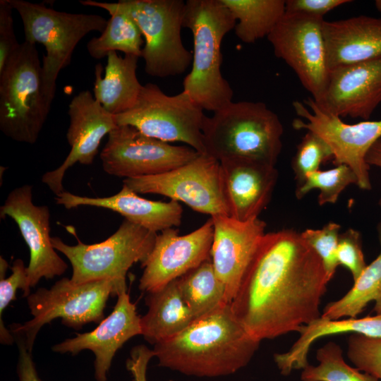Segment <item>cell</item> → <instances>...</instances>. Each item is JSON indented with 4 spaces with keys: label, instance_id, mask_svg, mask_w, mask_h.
Masks as SVG:
<instances>
[{
    "label": "cell",
    "instance_id": "1",
    "mask_svg": "<svg viewBox=\"0 0 381 381\" xmlns=\"http://www.w3.org/2000/svg\"><path fill=\"white\" fill-rule=\"evenodd\" d=\"M328 282L320 258L301 233H266L231 306L251 336L271 339L320 318Z\"/></svg>",
    "mask_w": 381,
    "mask_h": 381
},
{
    "label": "cell",
    "instance_id": "2",
    "mask_svg": "<svg viewBox=\"0 0 381 381\" xmlns=\"http://www.w3.org/2000/svg\"><path fill=\"white\" fill-rule=\"evenodd\" d=\"M260 341L224 303L195 319L179 334L154 345L158 365L199 377H218L246 367Z\"/></svg>",
    "mask_w": 381,
    "mask_h": 381
},
{
    "label": "cell",
    "instance_id": "3",
    "mask_svg": "<svg viewBox=\"0 0 381 381\" xmlns=\"http://www.w3.org/2000/svg\"><path fill=\"white\" fill-rule=\"evenodd\" d=\"M236 20L221 0H188L183 28L193 35L192 67L183 89L200 107L213 113L232 102L233 90L221 73V44Z\"/></svg>",
    "mask_w": 381,
    "mask_h": 381
},
{
    "label": "cell",
    "instance_id": "4",
    "mask_svg": "<svg viewBox=\"0 0 381 381\" xmlns=\"http://www.w3.org/2000/svg\"><path fill=\"white\" fill-rule=\"evenodd\" d=\"M284 129L263 102H230L206 116L202 133L207 154L219 161L246 159L275 166Z\"/></svg>",
    "mask_w": 381,
    "mask_h": 381
},
{
    "label": "cell",
    "instance_id": "5",
    "mask_svg": "<svg viewBox=\"0 0 381 381\" xmlns=\"http://www.w3.org/2000/svg\"><path fill=\"white\" fill-rule=\"evenodd\" d=\"M51 105L38 51L24 41L0 72V130L13 140L35 144Z\"/></svg>",
    "mask_w": 381,
    "mask_h": 381
},
{
    "label": "cell",
    "instance_id": "6",
    "mask_svg": "<svg viewBox=\"0 0 381 381\" xmlns=\"http://www.w3.org/2000/svg\"><path fill=\"white\" fill-rule=\"evenodd\" d=\"M127 291L126 282L105 279L75 284L64 277L50 289L39 288L26 298L32 318L24 324H13L11 333L23 336L32 352L40 329L54 319L61 318L68 327L80 329L90 322L99 323L109 296Z\"/></svg>",
    "mask_w": 381,
    "mask_h": 381
},
{
    "label": "cell",
    "instance_id": "7",
    "mask_svg": "<svg viewBox=\"0 0 381 381\" xmlns=\"http://www.w3.org/2000/svg\"><path fill=\"white\" fill-rule=\"evenodd\" d=\"M8 1L21 18L25 41L41 44L45 48L42 64L43 87L52 102L58 75L71 63L77 44L90 32L102 33L108 20L97 14L59 11L43 3Z\"/></svg>",
    "mask_w": 381,
    "mask_h": 381
},
{
    "label": "cell",
    "instance_id": "8",
    "mask_svg": "<svg viewBox=\"0 0 381 381\" xmlns=\"http://www.w3.org/2000/svg\"><path fill=\"white\" fill-rule=\"evenodd\" d=\"M116 4L131 16L144 37L141 56L147 74L167 78L188 69L193 54L184 47L181 36L186 1L121 0Z\"/></svg>",
    "mask_w": 381,
    "mask_h": 381
},
{
    "label": "cell",
    "instance_id": "9",
    "mask_svg": "<svg viewBox=\"0 0 381 381\" xmlns=\"http://www.w3.org/2000/svg\"><path fill=\"white\" fill-rule=\"evenodd\" d=\"M206 116L183 90L167 95L158 85H143L135 105L114 116L117 126H131L143 134L166 143H186L207 154L202 126Z\"/></svg>",
    "mask_w": 381,
    "mask_h": 381
},
{
    "label": "cell",
    "instance_id": "10",
    "mask_svg": "<svg viewBox=\"0 0 381 381\" xmlns=\"http://www.w3.org/2000/svg\"><path fill=\"white\" fill-rule=\"evenodd\" d=\"M157 233L126 219L107 239L94 244L78 241L65 243L59 237H52L56 250L70 261L75 284L114 279L126 282L128 270L136 262H143L151 252Z\"/></svg>",
    "mask_w": 381,
    "mask_h": 381
},
{
    "label": "cell",
    "instance_id": "11",
    "mask_svg": "<svg viewBox=\"0 0 381 381\" xmlns=\"http://www.w3.org/2000/svg\"><path fill=\"white\" fill-rule=\"evenodd\" d=\"M134 192L157 194L182 202L200 213L229 216L224 198L220 162L207 154L171 171L152 176L124 179Z\"/></svg>",
    "mask_w": 381,
    "mask_h": 381
},
{
    "label": "cell",
    "instance_id": "12",
    "mask_svg": "<svg viewBox=\"0 0 381 381\" xmlns=\"http://www.w3.org/2000/svg\"><path fill=\"white\" fill-rule=\"evenodd\" d=\"M298 116L292 126L311 131L322 138L331 148L334 164L350 167L362 190L371 189L370 165L365 157L372 145L381 138V119L349 124L339 116L322 109L312 97L292 104Z\"/></svg>",
    "mask_w": 381,
    "mask_h": 381
},
{
    "label": "cell",
    "instance_id": "13",
    "mask_svg": "<svg viewBox=\"0 0 381 381\" xmlns=\"http://www.w3.org/2000/svg\"><path fill=\"white\" fill-rule=\"evenodd\" d=\"M324 20L285 12L267 37L275 56L293 69L315 102L322 97L329 73L322 34Z\"/></svg>",
    "mask_w": 381,
    "mask_h": 381
},
{
    "label": "cell",
    "instance_id": "14",
    "mask_svg": "<svg viewBox=\"0 0 381 381\" xmlns=\"http://www.w3.org/2000/svg\"><path fill=\"white\" fill-rule=\"evenodd\" d=\"M200 155L190 147L173 145L149 137L131 126H117L100 152L103 170L125 179L162 174Z\"/></svg>",
    "mask_w": 381,
    "mask_h": 381
},
{
    "label": "cell",
    "instance_id": "15",
    "mask_svg": "<svg viewBox=\"0 0 381 381\" xmlns=\"http://www.w3.org/2000/svg\"><path fill=\"white\" fill-rule=\"evenodd\" d=\"M213 236L212 217L186 235H179L174 227L157 234L151 252L141 263L139 289L157 291L210 258Z\"/></svg>",
    "mask_w": 381,
    "mask_h": 381
},
{
    "label": "cell",
    "instance_id": "16",
    "mask_svg": "<svg viewBox=\"0 0 381 381\" xmlns=\"http://www.w3.org/2000/svg\"><path fill=\"white\" fill-rule=\"evenodd\" d=\"M7 216L17 224L30 250L26 272L30 288L42 278L52 279L66 271L67 264L52 245L49 208L33 203L31 185L24 184L8 193L0 207L1 218Z\"/></svg>",
    "mask_w": 381,
    "mask_h": 381
},
{
    "label": "cell",
    "instance_id": "17",
    "mask_svg": "<svg viewBox=\"0 0 381 381\" xmlns=\"http://www.w3.org/2000/svg\"><path fill=\"white\" fill-rule=\"evenodd\" d=\"M68 114L66 139L71 150L59 167L42 177V181L55 195L64 191L63 179L66 171L76 163L92 164L102 140L117 126L114 116L105 110L89 90L80 91L72 98Z\"/></svg>",
    "mask_w": 381,
    "mask_h": 381
},
{
    "label": "cell",
    "instance_id": "18",
    "mask_svg": "<svg viewBox=\"0 0 381 381\" xmlns=\"http://www.w3.org/2000/svg\"><path fill=\"white\" fill-rule=\"evenodd\" d=\"M211 217L214 236L210 257L231 303L266 234V223L259 218L240 222L228 216Z\"/></svg>",
    "mask_w": 381,
    "mask_h": 381
},
{
    "label": "cell",
    "instance_id": "19",
    "mask_svg": "<svg viewBox=\"0 0 381 381\" xmlns=\"http://www.w3.org/2000/svg\"><path fill=\"white\" fill-rule=\"evenodd\" d=\"M315 102L340 118L368 121L381 103V57L330 70L325 92Z\"/></svg>",
    "mask_w": 381,
    "mask_h": 381
},
{
    "label": "cell",
    "instance_id": "20",
    "mask_svg": "<svg viewBox=\"0 0 381 381\" xmlns=\"http://www.w3.org/2000/svg\"><path fill=\"white\" fill-rule=\"evenodd\" d=\"M140 318L129 294H118L113 311L92 331L78 334L54 345L52 351L76 355L83 350L91 351L95 356V377L107 381V373L116 351L131 338L142 334Z\"/></svg>",
    "mask_w": 381,
    "mask_h": 381
},
{
    "label": "cell",
    "instance_id": "21",
    "mask_svg": "<svg viewBox=\"0 0 381 381\" xmlns=\"http://www.w3.org/2000/svg\"><path fill=\"white\" fill-rule=\"evenodd\" d=\"M223 194L229 216L240 222L258 218L276 186L275 166L246 159L219 161Z\"/></svg>",
    "mask_w": 381,
    "mask_h": 381
},
{
    "label": "cell",
    "instance_id": "22",
    "mask_svg": "<svg viewBox=\"0 0 381 381\" xmlns=\"http://www.w3.org/2000/svg\"><path fill=\"white\" fill-rule=\"evenodd\" d=\"M55 200L66 209L91 206L111 210L124 217L125 219L155 233L179 226L183 213L177 201L147 200L140 197L124 184L118 193L109 197H86L64 190L56 195Z\"/></svg>",
    "mask_w": 381,
    "mask_h": 381
},
{
    "label": "cell",
    "instance_id": "23",
    "mask_svg": "<svg viewBox=\"0 0 381 381\" xmlns=\"http://www.w3.org/2000/svg\"><path fill=\"white\" fill-rule=\"evenodd\" d=\"M322 34L329 71L381 57V18L362 15L324 20Z\"/></svg>",
    "mask_w": 381,
    "mask_h": 381
},
{
    "label": "cell",
    "instance_id": "24",
    "mask_svg": "<svg viewBox=\"0 0 381 381\" xmlns=\"http://www.w3.org/2000/svg\"><path fill=\"white\" fill-rule=\"evenodd\" d=\"M298 332V339L288 351L274 354V361L280 373L285 376L293 370H303L308 364V354L312 344L324 337L351 333L381 338V315L343 320H328L320 316L301 326Z\"/></svg>",
    "mask_w": 381,
    "mask_h": 381
},
{
    "label": "cell",
    "instance_id": "25",
    "mask_svg": "<svg viewBox=\"0 0 381 381\" xmlns=\"http://www.w3.org/2000/svg\"><path fill=\"white\" fill-rule=\"evenodd\" d=\"M107 58L104 77L102 64L95 66L93 95L105 110L116 116L130 110L137 102L143 87L136 75L140 57H121L111 52Z\"/></svg>",
    "mask_w": 381,
    "mask_h": 381
},
{
    "label": "cell",
    "instance_id": "26",
    "mask_svg": "<svg viewBox=\"0 0 381 381\" xmlns=\"http://www.w3.org/2000/svg\"><path fill=\"white\" fill-rule=\"evenodd\" d=\"M145 302L148 310L140 318L141 335L152 344L175 336L196 319L183 300L176 279L147 293Z\"/></svg>",
    "mask_w": 381,
    "mask_h": 381
},
{
    "label": "cell",
    "instance_id": "27",
    "mask_svg": "<svg viewBox=\"0 0 381 381\" xmlns=\"http://www.w3.org/2000/svg\"><path fill=\"white\" fill-rule=\"evenodd\" d=\"M84 6L100 8L110 15L107 26L99 37H93L87 44L90 56L95 59L107 57L111 52H122L140 57L143 43V35L138 26L126 12L116 3L99 2L93 0L80 1Z\"/></svg>",
    "mask_w": 381,
    "mask_h": 381
},
{
    "label": "cell",
    "instance_id": "28",
    "mask_svg": "<svg viewBox=\"0 0 381 381\" xmlns=\"http://www.w3.org/2000/svg\"><path fill=\"white\" fill-rule=\"evenodd\" d=\"M377 232L381 248V222ZM370 301L375 302L376 315H381V248L377 257L353 281L351 289L340 299L327 304L321 316L328 320L356 318Z\"/></svg>",
    "mask_w": 381,
    "mask_h": 381
},
{
    "label": "cell",
    "instance_id": "29",
    "mask_svg": "<svg viewBox=\"0 0 381 381\" xmlns=\"http://www.w3.org/2000/svg\"><path fill=\"white\" fill-rule=\"evenodd\" d=\"M221 1L236 20V37L246 44L267 37L285 13L284 0Z\"/></svg>",
    "mask_w": 381,
    "mask_h": 381
},
{
    "label": "cell",
    "instance_id": "30",
    "mask_svg": "<svg viewBox=\"0 0 381 381\" xmlns=\"http://www.w3.org/2000/svg\"><path fill=\"white\" fill-rule=\"evenodd\" d=\"M183 300L198 318L219 306L229 303L218 279L211 257L176 279Z\"/></svg>",
    "mask_w": 381,
    "mask_h": 381
},
{
    "label": "cell",
    "instance_id": "31",
    "mask_svg": "<svg viewBox=\"0 0 381 381\" xmlns=\"http://www.w3.org/2000/svg\"><path fill=\"white\" fill-rule=\"evenodd\" d=\"M317 365L308 364L301 375V381H380L373 375L348 365L339 345L329 341L316 353Z\"/></svg>",
    "mask_w": 381,
    "mask_h": 381
},
{
    "label": "cell",
    "instance_id": "32",
    "mask_svg": "<svg viewBox=\"0 0 381 381\" xmlns=\"http://www.w3.org/2000/svg\"><path fill=\"white\" fill-rule=\"evenodd\" d=\"M358 184V179L350 167L338 164L328 170H318L308 174L303 182L296 190L298 199L303 198L313 189H318L320 206L335 203L341 193L349 185Z\"/></svg>",
    "mask_w": 381,
    "mask_h": 381
},
{
    "label": "cell",
    "instance_id": "33",
    "mask_svg": "<svg viewBox=\"0 0 381 381\" xmlns=\"http://www.w3.org/2000/svg\"><path fill=\"white\" fill-rule=\"evenodd\" d=\"M8 267L7 261L0 258V341L2 344L11 345L15 339L11 331L4 325L2 315L9 303L16 300V291L20 289L23 297H28L30 293V286L26 272V267L21 259H16L11 267V274L5 278Z\"/></svg>",
    "mask_w": 381,
    "mask_h": 381
},
{
    "label": "cell",
    "instance_id": "34",
    "mask_svg": "<svg viewBox=\"0 0 381 381\" xmlns=\"http://www.w3.org/2000/svg\"><path fill=\"white\" fill-rule=\"evenodd\" d=\"M332 158L333 153L327 143L317 134L307 131L291 162L297 186L303 182L308 174L319 170L322 163Z\"/></svg>",
    "mask_w": 381,
    "mask_h": 381
},
{
    "label": "cell",
    "instance_id": "35",
    "mask_svg": "<svg viewBox=\"0 0 381 381\" xmlns=\"http://www.w3.org/2000/svg\"><path fill=\"white\" fill-rule=\"evenodd\" d=\"M340 229L339 224L331 222L322 229H308L301 233L303 239L320 258L328 282L333 278L339 265L337 250Z\"/></svg>",
    "mask_w": 381,
    "mask_h": 381
},
{
    "label": "cell",
    "instance_id": "36",
    "mask_svg": "<svg viewBox=\"0 0 381 381\" xmlns=\"http://www.w3.org/2000/svg\"><path fill=\"white\" fill-rule=\"evenodd\" d=\"M346 354L356 368L381 381V338L352 334L348 339Z\"/></svg>",
    "mask_w": 381,
    "mask_h": 381
},
{
    "label": "cell",
    "instance_id": "37",
    "mask_svg": "<svg viewBox=\"0 0 381 381\" xmlns=\"http://www.w3.org/2000/svg\"><path fill=\"white\" fill-rule=\"evenodd\" d=\"M337 258L339 265L344 266L351 272L355 281L367 265L362 250L361 236L358 231L349 228L339 234Z\"/></svg>",
    "mask_w": 381,
    "mask_h": 381
},
{
    "label": "cell",
    "instance_id": "38",
    "mask_svg": "<svg viewBox=\"0 0 381 381\" xmlns=\"http://www.w3.org/2000/svg\"><path fill=\"white\" fill-rule=\"evenodd\" d=\"M13 10L8 0L0 1V72L20 44L14 32Z\"/></svg>",
    "mask_w": 381,
    "mask_h": 381
},
{
    "label": "cell",
    "instance_id": "39",
    "mask_svg": "<svg viewBox=\"0 0 381 381\" xmlns=\"http://www.w3.org/2000/svg\"><path fill=\"white\" fill-rule=\"evenodd\" d=\"M350 2L351 1L349 0H287L285 1V12L323 18L329 11Z\"/></svg>",
    "mask_w": 381,
    "mask_h": 381
},
{
    "label": "cell",
    "instance_id": "40",
    "mask_svg": "<svg viewBox=\"0 0 381 381\" xmlns=\"http://www.w3.org/2000/svg\"><path fill=\"white\" fill-rule=\"evenodd\" d=\"M12 334L18 349L17 374L19 381H42L33 361L32 352L28 351L23 336L16 333Z\"/></svg>",
    "mask_w": 381,
    "mask_h": 381
},
{
    "label": "cell",
    "instance_id": "41",
    "mask_svg": "<svg viewBox=\"0 0 381 381\" xmlns=\"http://www.w3.org/2000/svg\"><path fill=\"white\" fill-rule=\"evenodd\" d=\"M152 357L153 351L145 345L136 346L132 349L131 358L127 360L126 367L132 374L133 381H147V367Z\"/></svg>",
    "mask_w": 381,
    "mask_h": 381
},
{
    "label": "cell",
    "instance_id": "42",
    "mask_svg": "<svg viewBox=\"0 0 381 381\" xmlns=\"http://www.w3.org/2000/svg\"><path fill=\"white\" fill-rule=\"evenodd\" d=\"M365 160L369 165L381 168V138L378 139L368 150Z\"/></svg>",
    "mask_w": 381,
    "mask_h": 381
},
{
    "label": "cell",
    "instance_id": "43",
    "mask_svg": "<svg viewBox=\"0 0 381 381\" xmlns=\"http://www.w3.org/2000/svg\"><path fill=\"white\" fill-rule=\"evenodd\" d=\"M378 204H379L380 207H381V198L379 200Z\"/></svg>",
    "mask_w": 381,
    "mask_h": 381
}]
</instances>
